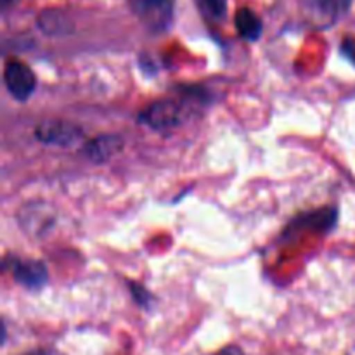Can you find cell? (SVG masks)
<instances>
[{"instance_id": "cell-12", "label": "cell", "mask_w": 355, "mask_h": 355, "mask_svg": "<svg viewBox=\"0 0 355 355\" xmlns=\"http://www.w3.org/2000/svg\"><path fill=\"white\" fill-rule=\"evenodd\" d=\"M127 284H128V288H130V293H132V297H134L135 304H137L139 307L148 309L149 307V302L153 300L151 293H149V291L146 290V288L142 286V284L135 283V281H127Z\"/></svg>"}, {"instance_id": "cell-1", "label": "cell", "mask_w": 355, "mask_h": 355, "mask_svg": "<svg viewBox=\"0 0 355 355\" xmlns=\"http://www.w3.org/2000/svg\"><path fill=\"white\" fill-rule=\"evenodd\" d=\"M139 23L151 33H165L173 23L175 0H128Z\"/></svg>"}, {"instance_id": "cell-2", "label": "cell", "mask_w": 355, "mask_h": 355, "mask_svg": "<svg viewBox=\"0 0 355 355\" xmlns=\"http://www.w3.org/2000/svg\"><path fill=\"white\" fill-rule=\"evenodd\" d=\"M184 114H186V110L179 101L165 97V99L148 104L137 114V121L155 132H170L182 123Z\"/></svg>"}, {"instance_id": "cell-13", "label": "cell", "mask_w": 355, "mask_h": 355, "mask_svg": "<svg viewBox=\"0 0 355 355\" xmlns=\"http://www.w3.org/2000/svg\"><path fill=\"white\" fill-rule=\"evenodd\" d=\"M340 51H342V54L355 66V38L352 37L343 38L342 45H340Z\"/></svg>"}, {"instance_id": "cell-5", "label": "cell", "mask_w": 355, "mask_h": 355, "mask_svg": "<svg viewBox=\"0 0 355 355\" xmlns=\"http://www.w3.org/2000/svg\"><path fill=\"white\" fill-rule=\"evenodd\" d=\"M83 128L75 123L62 120L42 121L35 128V139L45 146H58V148H69L83 139Z\"/></svg>"}, {"instance_id": "cell-11", "label": "cell", "mask_w": 355, "mask_h": 355, "mask_svg": "<svg viewBox=\"0 0 355 355\" xmlns=\"http://www.w3.org/2000/svg\"><path fill=\"white\" fill-rule=\"evenodd\" d=\"M201 10L211 21H224L227 14V0H200Z\"/></svg>"}, {"instance_id": "cell-16", "label": "cell", "mask_w": 355, "mask_h": 355, "mask_svg": "<svg viewBox=\"0 0 355 355\" xmlns=\"http://www.w3.org/2000/svg\"><path fill=\"white\" fill-rule=\"evenodd\" d=\"M23 355H49V354L44 352V350H31V352H26Z\"/></svg>"}, {"instance_id": "cell-4", "label": "cell", "mask_w": 355, "mask_h": 355, "mask_svg": "<svg viewBox=\"0 0 355 355\" xmlns=\"http://www.w3.org/2000/svg\"><path fill=\"white\" fill-rule=\"evenodd\" d=\"M3 83L14 99L24 103L33 96L37 89V76L26 62L19 59H9L3 66Z\"/></svg>"}, {"instance_id": "cell-8", "label": "cell", "mask_w": 355, "mask_h": 355, "mask_svg": "<svg viewBox=\"0 0 355 355\" xmlns=\"http://www.w3.org/2000/svg\"><path fill=\"white\" fill-rule=\"evenodd\" d=\"M234 24L239 37L246 42H257L263 31L262 19H260L259 14L253 9H250V7H241V9L236 12Z\"/></svg>"}, {"instance_id": "cell-10", "label": "cell", "mask_w": 355, "mask_h": 355, "mask_svg": "<svg viewBox=\"0 0 355 355\" xmlns=\"http://www.w3.org/2000/svg\"><path fill=\"white\" fill-rule=\"evenodd\" d=\"M37 24L45 35H51V37H62V35H68L73 31V24L69 17L61 10L54 9L44 10L38 16Z\"/></svg>"}, {"instance_id": "cell-9", "label": "cell", "mask_w": 355, "mask_h": 355, "mask_svg": "<svg viewBox=\"0 0 355 355\" xmlns=\"http://www.w3.org/2000/svg\"><path fill=\"white\" fill-rule=\"evenodd\" d=\"M54 214L49 207H42V205H30L24 208V215L21 217V225L26 232H45L52 224H54Z\"/></svg>"}, {"instance_id": "cell-15", "label": "cell", "mask_w": 355, "mask_h": 355, "mask_svg": "<svg viewBox=\"0 0 355 355\" xmlns=\"http://www.w3.org/2000/svg\"><path fill=\"white\" fill-rule=\"evenodd\" d=\"M17 2H19V0H0V3H2V10H7L9 7L16 6Z\"/></svg>"}, {"instance_id": "cell-14", "label": "cell", "mask_w": 355, "mask_h": 355, "mask_svg": "<svg viewBox=\"0 0 355 355\" xmlns=\"http://www.w3.org/2000/svg\"><path fill=\"white\" fill-rule=\"evenodd\" d=\"M214 355H245V352H243V349H239L238 345H227Z\"/></svg>"}, {"instance_id": "cell-7", "label": "cell", "mask_w": 355, "mask_h": 355, "mask_svg": "<svg viewBox=\"0 0 355 355\" xmlns=\"http://www.w3.org/2000/svg\"><path fill=\"white\" fill-rule=\"evenodd\" d=\"M123 144L125 142L120 135L104 134L87 141L80 149V155L89 159V162L103 165V163L110 162L113 156H116L123 149Z\"/></svg>"}, {"instance_id": "cell-3", "label": "cell", "mask_w": 355, "mask_h": 355, "mask_svg": "<svg viewBox=\"0 0 355 355\" xmlns=\"http://www.w3.org/2000/svg\"><path fill=\"white\" fill-rule=\"evenodd\" d=\"M3 269L12 274V279L17 284L30 291H38L49 283V269L42 260L19 259L9 255L3 260Z\"/></svg>"}, {"instance_id": "cell-6", "label": "cell", "mask_w": 355, "mask_h": 355, "mask_svg": "<svg viewBox=\"0 0 355 355\" xmlns=\"http://www.w3.org/2000/svg\"><path fill=\"white\" fill-rule=\"evenodd\" d=\"M352 0H302L305 17L319 28L338 23L349 12Z\"/></svg>"}]
</instances>
